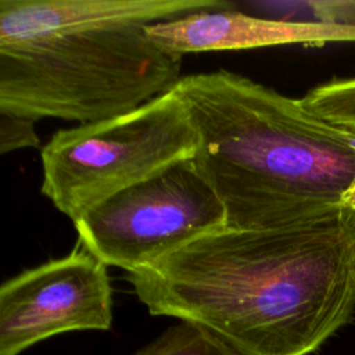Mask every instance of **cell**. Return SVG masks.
Masks as SVG:
<instances>
[{
  "mask_svg": "<svg viewBox=\"0 0 355 355\" xmlns=\"http://www.w3.org/2000/svg\"><path fill=\"white\" fill-rule=\"evenodd\" d=\"M126 279L151 315L200 327L230 355H308L355 313V212L223 226Z\"/></svg>",
  "mask_w": 355,
  "mask_h": 355,
  "instance_id": "cell-1",
  "label": "cell"
},
{
  "mask_svg": "<svg viewBox=\"0 0 355 355\" xmlns=\"http://www.w3.org/2000/svg\"><path fill=\"white\" fill-rule=\"evenodd\" d=\"M173 89L190 115L193 164L225 209V226L269 230L343 212L355 179V135L243 75L180 76Z\"/></svg>",
  "mask_w": 355,
  "mask_h": 355,
  "instance_id": "cell-2",
  "label": "cell"
},
{
  "mask_svg": "<svg viewBox=\"0 0 355 355\" xmlns=\"http://www.w3.org/2000/svg\"><path fill=\"white\" fill-rule=\"evenodd\" d=\"M223 0H0V114L86 123L168 92L182 58L157 49L147 25Z\"/></svg>",
  "mask_w": 355,
  "mask_h": 355,
  "instance_id": "cell-3",
  "label": "cell"
},
{
  "mask_svg": "<svg viewBox=\"0 0 355 355\" xmlns=\"http://www.w3.org/2000/svg\"><path fill=\"white\" fill-rule=\"evenodd\" d=\"M196 150L190 115L172 87L126 112L57 130L40 148V191L75 222Z\"/></svg>",
  "mask_w": 355,
  "mask_h": 355,
  "instance_id": "cell-4",
  "label": "cell"
},
{
  "mask_svg": "<svg viewBox=\"0 0 355 355\" xmlns=\"http://www.w3.org/2000/svg\"><path fill=\"white\" fill-rule=\"evenodd\" d=\"M225 222L223 205L189 159L111 196L73 225L83 248L129 275Z\"/></svg>",
  "mask_w": 355,
  "mask_h": 355,
  "instance_id": "cell-5",
  "label": "cell"
},
{
  "mask_svg": "<svg viewBox=\"0 0 355 355\" xmlns=\"http://www.w3.org/2000/svg\"><path fill=\"white\" fill-rule=\"evenodd\" d=\"M107 265L80 244L0 284V355L65 331L108 330L112 288Z\"/></svg>",
  "mask_w": 355,
  "mask_h": 355,
  "instance_id": "cell-6",
  "label": "cell"
},
{
  "mask_svg": "<svg viewBox=\"0 0 355 355\" xmlns=\"http://www.w3.org/2000/svg\"><path fill=\"white\" fill-rule=\"evenodd\" d=\"M144 33L157 49L179 58L202 51L355 42V25L287 22L248 14L234 4L155 22Z\"/></svg>",
  "mask_w": 355,
  "mask_h": 355,
  "instance_id": "cell-7",
  "label": "cell"
},
{
  "mask_svg": "<svg viewBox=\"0 0 355 355\" xmlns=\"http://www.w3.org/2000/svg\"><path fill=\"white\" fill-rule=\"evenodd\" d=\"M301 103L326 122L355 135V76L319 85Z\"/></svg>",
  "mask_w": 355,
  "mask_h": 355,
  "instance_id": "cell-8",
  "label": "cell"
},
{
  "mask_svg": "<svg viewBox=\"0 0 355 355\" xmlns=\"http://www.w3.org/2000/svg\"><path fill=\"white\" fill-rule=\"evenodd\" d=\"M133 355H230L200 327L180 322Z\"/></svg>",
  "mask_w": 355,
  "mask_h": 355,
  "instance_id": "cell-9",
  "label": "cell"
},
{
  "mask_svg": "<svg viewBox=\"0 0 355 355\" xmlns=\"http://www.w3.org/2000/svg\"><path fill=\"white\" fill-rule=\"evenodd\" d=\"M35 122L0 114V157L25 148H39Z\"/></svg>",
  "mask_w": 355,
  "mask_h": 355,
  "instance_id": "cell-10",
  "label": "cell"
},
{
  "mask_svg": "<svg viewBox=\"0 0 355 355\" xmlns=\"http://www.w3.org/2000/svg\"><path fill=\"white\" fill-rule=\"evenodd\" d=\"M343 207L345 209H349V211L355 212V179H354L352 184L349 186V189L347 190V193L343 197Z\"/></svg>",
  "mask_w": 355,
  "mask_h": 355,
  "instance_id": "cell-11",
  "label": "cell"
},
{
  "mask_svg": "<svg viewBox=\"0 0 355 355\" xmlns=\"http://www.w3.org/2000/svg\"><path fill=\"white\" fill-rule=\"evenodd\" d=\"M352 25H355V1H354V10H352V18H351Z\"/></svg>",
  "mask_w": 355,
  "mask_h": 355,
  "instance_id": "cell-12",
  "label": "cell"
}]
</instances>
